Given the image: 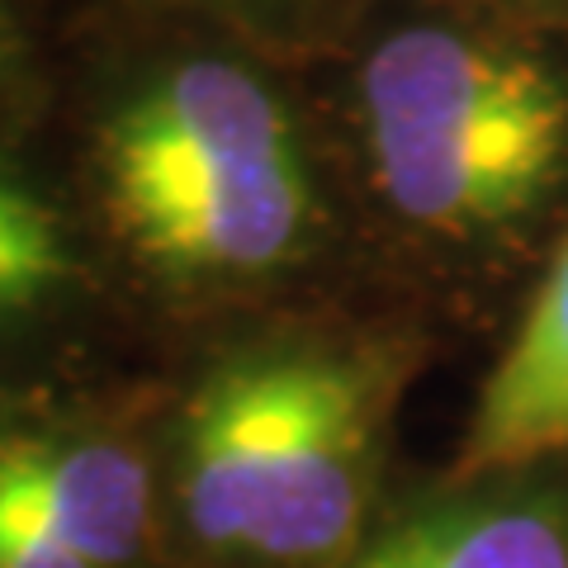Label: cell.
Returning <instances> with one entry per match:
<instances>
[{
    "label": "cell",
    "mask_w": 568,
    "mask_h": 568,
    "mask_svg": "<svg viewBox=\"0 0 568 568\" xmlns=\"http://www.w3.org/2000/svg\"><path fill=\"white\" fill-rule=\"evenodd\" d=\"M313 351L317 346L252 351L213 369L194 394L181 450V503L200 545L252 555L308 388Z\"/></svg>",
    "instance_id": "3957f363"
},
{
    "label": "cell",
    "mask_w": 568,
    "mask_h": 568,
    "mask_svg": "<svg viewBox=\"0 0 568 568\" xmlns=\"http://www.w3.org/2000/svg\"><path fill=\"white\" fill-rule=\"evenodd\" d=\"M555 450H568V237L478 394L459 469L503 474Z\"/></svg>",
    "instance_id": "8992f818"
},
{
    "label": "cell",
    "mask_w": 568,
    "mask_h": 568,
    "mask_svg": "<svg viewBox=\"0 0 568 568\" xmlns=\"http://www.w3.org/2000/svg\"><path fill=\"white\" fill-rule=\"evenodd\" d=\"M351 568H568V497L503 484L422 507Z\"/></svg>",
    "instance_id": "52a82bcc"
},
{
    "label": "cell",
    "mask_w": 568,
    "mask_h": 568,
    "mask_svg": "<svg viewBox=\"0 0 568 568\" xmlns=\"http://www.w3.org/2000/svg\"><path fill=\"white\" fill-rule=\"evenodd\" d=\"M0 493L91 568L133 564L152 530L148 465L114 436L0 440Z\"/></svg>",
    "instance_id": "5b68a950"
},
{
    "label": "cell",
    "mask_w": 568,
    "mask_h": 568,
    "mask_svg": "<svg viewBox=\"0 0 568 568\" xmlns=\"http://www.w3.org/2000/svg\"><path fill=\"white\" fill-rule=\"evenodd\" d=\"M0 58H6V10H0Z\"/></svg>",
    "instance_id": "8fae6325"
},
{
    "label": "cell",
    "mask_w": 568,
    "mask_h": 568,
    "mask_svg": "<svg viewBox=\"0 0 568 568\" xmlns=\"http://www.w3.org/2000/svg\"><path fill=\"white\" fill-rule=\"evenodd\" d=\"M0 568H91L52 530L0 493Z\"/></svg>",
    "instance_id": "9c48e42d"
},
{
    "label": "cell",
    "mask_w": 568,
    "mask_h": 568,
    "mask_svg": "<svg viewBox=\"0 0 568 568\" xmlns=\"http://www.w3.org/2000/svg\"><path fill=\"white\" fill-rule=\"evenodd\" d=\"M517 6H530V10H549V14H568V0H517Z\"/></svg>",
    "instance_id": "30bf717a"
},
{
    "label": "cell",
    "mask_w": 568,
    "mask_h": 568,
    "mask_svg": "<svg viewBox=\"0 0 568 568\" xmlns=\"http://www.w3.org/2000/svg\"><path fill=\"white\" fill-rule=\"evenodd\" d=\"M77 275V256L52 213L24 181L0 171V323L48 304Z\"/></svg>",
    "instance_id": "ba28073f"
},
{
    "label": "cell",
    "mask_w": 568,
    "mask_h": 568,
    "mask_svg": "<svg viewBox=\"0 0 568 568\" xmlns=\"http://www.w3.org/2000/svg\"><path fill=\"white\" fill-rule=\"evenodd\" d=\"M379 398L375 361L351 351H313L271 507L252 540L256 559L308 564L336 555L351 540L369 488Z\"/></svg>",
    "instance_id": "277c9868"
},
{
    "label": "cell",
    "mask_w": 568,
    "mask_h": 568,
    "mask_svg": "<svg viewBox=\"0 0 568 568\" xmlns=\"http://www.w3.org/2000/svg\"><path fill=\"white\" fill-rule=\"evenodd\" d=\"M361 110L388 209L440 237L511 227L568 171V81L503 39L388 33L361 71Z\"/></svg>",
    "instance_id": "7a4b0ae2"
},
{
    "label": "cell",
    "mask_w": 568,
    "mask_h": 568,
    "mask_svg": "<svg viewBox=\"0 0 568 568\" xmlns=\"http://www.w3.org/2000/svg\"><path fill=\"white\" fill-rule=\"evenodd\" d=\"M100 185L123 242L175 280L280 271L317 219L284 100L227 58L142 85L100 133Z\"/></svg>",
    "instance_id": "6da1fadb"
}]
</instances>
